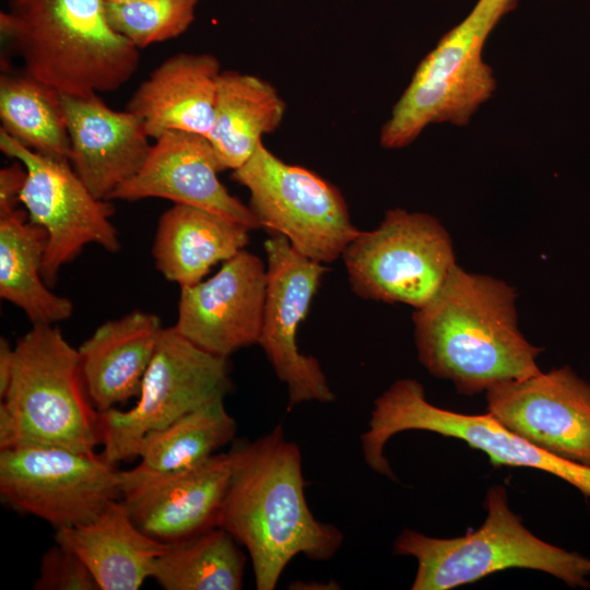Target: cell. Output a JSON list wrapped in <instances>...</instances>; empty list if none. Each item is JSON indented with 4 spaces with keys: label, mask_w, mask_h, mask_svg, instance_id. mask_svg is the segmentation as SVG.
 I'll return each mask as SVG.
<instances>
[{
    "label": "cell",
    "mask_w": 590,
    "mask_h": 590,
    "mask_svg": "<svg viewBox=\"0 0 590 590\" xmlns=\"http://www.w3.org/2000/svg\"><path fill=\"white\" fill-rule=\"evenodd\" d=\"M233 472L217 527L244 546L258 590H273L297 555L329 560L344 536L318 520L306 500L302 453L278 424L268 434L231 450Z\"/></svg>",
    "instance_id": "obj_1"
},
{
    "label": "cell",
    "mask_w": 590,
    "mask_h": 590,
    "mask_svg": "<svg viewBox=\"0 0 590 590\" xmlns=\"http://www.w3.org/2000/svg\"><path fill=\"white\" fill-rule=\"evenodd\" d=\"M421 364L473 396L539 374L541 349L517 323L516 292L502 280L456 266L433 298L413 314Z\"/></svg>",
    "instance_id": "obj_2"
},
{
    "label": "cell",
    "mask_w": 590,
    "mask_h": 590,
    "mask_svg": "<svg viewBox=\"0 0 590 590\" xmlns=\"http://www.w3.org/2000/svg\"><path fill=\"white\" fill-rule=\"evenodd\" d=\"M0 31L26 73L59 93L114 92L139 67V49L111 27L105 0H9Z\"/></svg>",
    "instance_id": "obj_3"
},
{
    "label": "cell",
    "mask_w": 590,
    "mask_h": 590,
    "mask_svg": "<svg viewBox=\"0 0 590 590\" xmlns=\"http://www.w3.org/2000/svg\"><path fill=\"white\" fill-rule=\"evenodd\" d=\"M99 444V412L88 396L78 349L54 324H33L14 345L0 402V450L42 446L95 455Z\"/></svg>",
    "instance_id": "obj_4"
},
{
    "label": "cell",
    "mask_w": 590,
    "mask_h": 590,
    "mask_svg": "<svg viewBox=\"0 0 590 590\" xmlns=\"http://www.w3.org/2000/svg\"><path fill=\"white\" fill-rule=\"evenodd\" d=\"M485 507L482 526L459 538H432L411 529L398 535L394 554L417 562L412 590H448L509 568L543 571L574 588L589 586L590 559L530 532L509 508L503 486L487 491Z\"/></svg>",
    "instance_id": "obj_5"
},
{
    "label": "cell",
    "mask_w": 590,
    "mask_h": 590,
    "mask_svg": "<svg viewBox=\"0 0 590 590\" xmlns=\"http://www.w3.org/2000/svg\"><path fill=\"white\" fill-rule=\"evenodd\" d=\"M517 0H477L417 66L408 87L380 131L386 149L410 145L432 123L464 127L496 88L483 47Z\"/></svg>",
    "instance_id": "obj_6"
},
{
    "label": "cell",
    "mask_w": 590,
    "mask_h": 590,
    "mask_svg": "<svg viewBox=\"0 0 590 590\" xmlns=\"http://www.w3.org/2000/svg\"><path fill=\"white\" fill-rule=\"evenodd\" d=\"M426 430L467 442L487 455L493 465L526 467L551 473L590 497V467L555 456L514 433L491 413L463 414L433 405L422 384L412 378L393 382L375 401L368 428L361 436L366 464L394 477L385 446L396 434Z\"/></svg>",
    "instance_id": "obj_7"
},
{
    "label": "cell",
    "mask_w": 590,
    "mask_h": 590,
    "mask_svg": "<svg viewBox=\"0 0 590 590\" xmlns=\"http://www.w3.org/2000/svg\"><path fill=\"white\" fill-rule=\"evenodd\" d=\"M341 258L355 295L414 309L433 298L457 266L440 222L400 208L388 210L375 229L359 231Z\"/></svg>",
    "instance_id": "obj_8"
},
{
    "label": "cell",
    "mask_w": 590,
    "mask_h": 590,
    "mask_svg": "<svg viewBox=\"0 0 590 590\" xmlns=\"http://www.w3.org/2000/svg\"><path fill=\"white\" fill-rule=\"evenodd\" d=\"M232 177L248 190V206L260 227L284 236L314 261H335L359 233L333 184L282 161L262 142Z\"/></svg>",
    "instance_id": "obj_9"
},
{
    "label": "cell",
    "mask_w": 590,
    "mask_h": 590,
    "mask_svg": "<svg viewBox=\"0 0 590 590\" xmlns=\"http://www.w3.org/2000/svg\"><path fill=\"white\" fill-rule=\"evenodd\" d=\"M231 388L227 358L164 328L134 406L99 412L101 455L111 464L139 457L148 434L224 399Z\"/></svg>",
    "instance_id": "obj_10"
},
{
    "label": "cell",
    "mask_w": 590,
    "mask_h": 590,
    "mask_svg": "<svg viewBox=\"0 0 590 590\" xmlns=\"http://www.w3.org/2000/svg\"><path fill=\"white\" fill-rule=\"evenodd\" d=\"M0 496L56 530L75 527L121 498L119 471L97 453L42 446L2 449Z\"/></svg>",
    "instance_id": "obj_11"
},
{
    "label": "cell",
    "mask_w": 590,
    "mask_h": 590,
    "mask_svg": "<svg viewBox=\"0 0 590 590\" xmlns=\"http://www.w3.org/2000/svg\"><path fill=\"white\" fill-rule=\"evenodd\" d=\"M0 149L26 168L20 201L28 219L47 234L42 269L46 284L54 285L60 269L86 245L96 244L108 252L120 250L119 233L110 221L114 205L96 198L69 161L35 152L2 129Z\"/></svg>",
    "instance_id": "obj_12"
},
{
    "label": "cell",
    "mask_w": 590,
    "mask_h": 590,
    "mask_svg": "<svg viewBox=\"0 0 590 590\" xmlns=\"http://www.w3.org/2000/svg\"><path fill=\"white\" fill-rule=\"evenodd\" d=\"M267 295L258 344L276 377L286 385L288 406L335 400L319 361L302 353L297 330L306 318L327 267L296 250L282 235L263 244Z\"/></svg>",
    "instance_id": "obj_13"
},
{
    "label": "cell",
    "mask_w": 590,
    "mask_h": 590,
    "mask_svg": "<svg viewBox=\"0 0 590 590\" xmlns=\"http://www.w3.org/2000/svg\"><path fill=\"white\" fill-rule=\"evenodd\" d=\"M486 401L487 412L514 433L590 467V384L570 367L498 384Z\"/></svg>",
    "instance_id": "obj_14"
},
{
    "label": "cell",
    "mask_w": 590,
    "mask_h": 590,
    "mask_svg": "<svg viewBox=\"0 0 590 590\" xmlns=\"http://www.w3.org/2000/svg\"><path fill=\"white\" fill-rule=\"evenodd\" d=\"M267 295V266L245 249L211 278L181 286L173 326L198 347L227 358L258 344Z\"/></svg>",
    "instance_id": "obj_15"
},
{
    "label": "cell",
    "mask_w": 590,
    "mask_h": 590,
    "mask_svg": "<svg viewBox=\"0 0 590 590\" xmlns=\"http://www.w3.org/2000/svg\"><path fill=\"white\" fill-rule=\"evenodd\" d=\"M216 155L206 137L167 131L155 139L140 170L122 182L109 200L162 198L212 211L250 229L260 225L249 206L220 181Z\"/></svg>",
    "instance_id": "obj_16"
},
{
    "label": "cell",
    "mask_w": 590,
    "mask_h": 590,
    "mask_svg": "<svg viewBox=\"0 0 590 590\" xmlns=\"http://www.w3.org/2000/svg\"><path fill=\"white\" fill-rule=\"evenodd\" d=\"M233 472L231 451L161 477L121 480V498L134 523L152 539L173 544L217 526Z\"/></svg>",
    "instance_id": "obj_17"
},
{
    "label": "cell",
    "mask_w": 590,
    "mask_h": 590,
    "mask_svg": "<svg viewBox=\"0 0 590 590\" xmlns=\"http://www.w3.org/2000/svg\"><path fill=\"white\" fill-rule=\"evenodd\" d=\"M70 137L69 162L90 191L109 200L134 176L152 145L142 120L129 110L108 107L98 94L60 93Z\"/></svg>",
    "instance_id": "obj_18"
},
{
    "label": "cell",
    "mask_w": 590,
    "mask_h": 590,
    "mask_svg": "<svg viewBox=\"0 0 590 590\" xmlns=\"http://www.w3.org/2000/svg\"><path fill=\"white\" fill-rule=\"evenodd\" d=\"M217 58L210 54L174 55L134 91L126 109L138 116L150 138L167 131L208 137L214 118Z\"/></svg>",
    "instance_id": "obj_19"
},
{
    "label": "cell",
    "mask_w": 590,
    "mask_h": 590,
    "mask_svg": "<svg viewBox=\"0 0 590 590\" xmlns=\"http://www.w3.org/2000/svg\"><path fill=\"white\" fill-rule=\"evenodd\" d=\"M163 330L156 315L133 310L102 323L80 345L83 379L98 412L139 396Z\"/></svg>",
    "instance_id": "obj_20"
},
{
    "label": "cell",
    "mask_w": 590,
    "mask_h": 590,
    "mask_svg": "<svg viewBox=\"0 0 590 590\" xmlns=\"http://www.w3.org/2000/svg\"><path fill=\"white\" fill-rule=\"evenodd\" d=\"M55 540L81 558L99 590H138L170 545L145 534L122 499L86 523L56 530Z\"/></svg>",
    "instance_id": "obj_21"
},
{
    "label": "cell",
    "mask_w": 590,
    "mask_h": 590,
    "mask_svg": "<svg viewBox=\"0 0 590 590\" xmlns=\"http://www.w3.org/2000/svg\"><path fill=\"white\" fill-rule=\"evenodd\" d=\"M250 231L212 211L175 203L158 221L152 248L155 266L180 287L193 285L215 264L241 251Z\"/></svg>",
    "instance_id": "obj_22"
},
{
    "label": "cell",
    "mask_w": 590,
    "mask_h": 590,
    "mask_svg": "<svg viewBox=\"0 0 590 590\" xmlns=\"http://www.w3.org/2000/svg\"><path fill=\"white\" fill-rule=\"evenodd\" d=\"M285 103L263 79L228 70L217 80L212 128L206 137L223 170L244 165L283 120Z\"/></svg>",
    "instance_id": "obj_23"
},
{
    "label": "cell",
    "mask_w": 590,
    "mask_h": 590,
    "mask_svg": "<svg viewBox=\"0 0 590 590\" xmlns=\"http://www.w3.org/2000/svg\"><path fill=\"white\" fill-rule=\"evenodd\" d=\"M45 229L26 211L0 214V297L22 309L33 324L67 320L73 303L52 293L43 279Z\"/></svg>",
    "instance_id": "obj_24"
},
{
    "label": "cell",
    "mask_w": 590,
    "mask_h": 590,
    "mask_svg": "<svg viewBox=\"0 0 590 590\" xmlns=\"http://www.w3.org/2000/svg\"><path fill=\"white\" fill-rule=\"evenodd\" d=\"M235 434L236 422L224 399L215 400L148 434L140 446V463L119 471V477H161L191 469L231 442Z\"/></svg>",
    "instance_id": "obj_25"
},
{
    "label": "cell",
    "mask_w": 590,
    "mask_h": 590,
    "mask_svg": "<svg viewBox=\"0 0 590 590\" xmlns=\"http://www.w3.org/2000/svg\"><path fill=\"white\" fill-rule=\"evenodd\" d=\"M245 566L239 544L216 526L170 544L151 578L165 590H239Z\"/></svg>",
    "instance_id": "obj_26"
},
{
    "label": "cell",
    "mask_w": 590,
    "mask_h": 590,
    "mask_svg": "<svg viewBox=\"0 0 590 590\" xmlns=\"http://www.w3.org/2000/svg\"><path fill=\"white\" fill-rule=\"evenodd\" d=\"M1 128L26 148L69 161L71 153L60 93L36 78L2 73Z\"/></svg>",
    "instance_id": "obj_27"
},
{
    "label": "cell",
    "mask_w": 590,
    "mask_h": 590,
    "mask_svg": "<svg viewBox=\"0 0 590 590\" xmlns=\"http://www.w3.org/2000/svg\"><path fill=\"white\" fill-rule=\"evenodd\" d=\"M199 0L106 2L111 27L138 49L173 39L192 24Z\"/></svg>",
    "instance_id": "obj_28"
},
{
    "label": "cell",
    "mask_w": 590,
    "mask_h": 590,
    "mask_svg": "<svg viewBox=\"0 0 590 590\" xmlns=\"http://www.w3.org/2000/svg\"><path fill=\"white\" fill-rule=\"evenodd\" d=\"M34 589L99 590L93 575L81 558L58 543L44 553Z\"/></svg>",
    "instance_id": "obj_29"
},
{
    "label": "cell",
    "mask_w": 590,
    "mask_h": 590,
    "mask_svg": "<svg viewBox=\"0 0 590 590\" xmlns=\"http://www.w3.org/2000/svg\"><path fill=\"white\" fill-rule=\"evenodd\" d=\"M26 177V168L17 160L0 170V214L17 209Z\"/></svg>",
    "instance_id": "obj_30"
},
{
    "label": "cell",
    "mask_w": 590,
    "mask_h": 590,
    "mask_svg": "<svg viewBox=\"0 0 590 590\" xmlns=\"http://www.w3.org/2000/svg\"><path fill=\"white\" fill-rule=\"evenodd\" d=\"M13 352L14 346H12L9 341L4 338L0 340V397H2L8 388L12 364H13Z\"/></svg>",
    "instance_id": "obj_31"
},
{
    "label": "cell",
    "mask_w": 590,
    "mask_h": 590,
    "mask_svg": "<svg viewBox=\"0 0 590 590\" xmlns=\"http://www.w3.org/2000/svg\"><path fill=\"white\" fill-rule=\"evenodd\" d=\"M105 1L110 2V3H126V2H131L134 0H105Z\"/></svg>",
    "instance_id": "obj_32"
}]
</instances>
